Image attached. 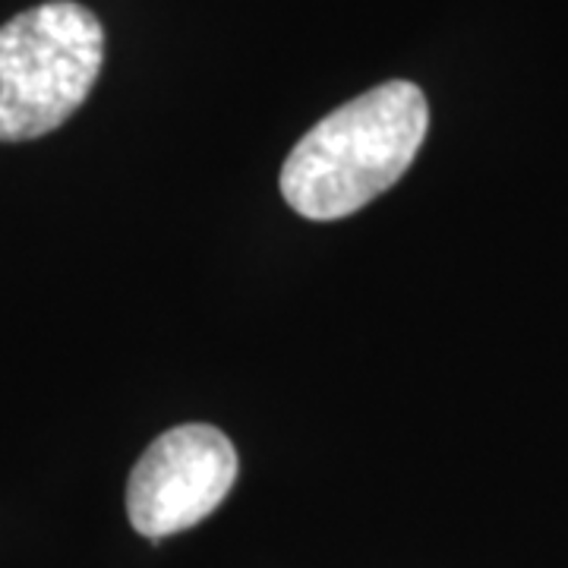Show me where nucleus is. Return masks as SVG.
Masks as SVG:
<instances>
[{"instance_id": "obj_2", "label": "nucleus", "mask_w": 568, "mask_h": 568, "mask_svg": "<svg viewBox=\"0 0 568 568\" xmlns=\"http://www.w3.org/2000/svg\"><path fill=\"white\" fill-rule=\"evenodd\" d=\"M92 10L51 0L0 26V142L39 140L73 118L102 73Z\"/></svg>"}, {"instance_id": "obj_1", "label": "nucleus", "mask_w": 568, "mask_h": 568, "mask_svg": "<svg viewBox=\"0 0 568 568\" xmlns=\"http://www.w3.org/2000/svg\"><path fill=\"white\" fill-rule=\"evenodd\" d=\"M429 108L420 85L392 80L342 104L297 142L282 168L287 205L313 222H335L402 181L420 152Z\"/></svg>"}, {"instance_id": "obj_3", "label": "nucleus", "mask_w": 568, "mask_h": 568, "mask_svg": "<svg viewBox=\"0 0 568 568\" xmlns=\"http://www.w3.org/2000/svg\"><path fill=\"white\" fill-rule=\"evenodd\" d=\"M237 480V448L222 429L183 424L162 433L130 474L126 515L149 540L200 525Z\"/></svg>"}]
</instances>
